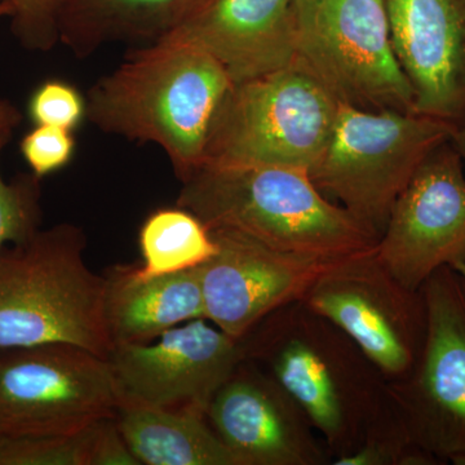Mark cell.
<instances>
[{
	"label": "cell",
	"mask_w": 465,
	"mask_h": 465,
	"mask_svg": "<svg viewBox=\"0 0 465 465\" xmlns=\"http://www.w3.org/2000/svg\"><path fill=\"white\" fill-rule=\"evenodd\" d=\"M232 84L207 52L161 38L91 85L87 121L101 133L154 143L183 182L203 166L213 119Z\"/></svg>",
	"instance_id": "cell-1"
},
{
	"label": "cell",
	"mask_w": 465,
	"mask_h": 465,
	"mask_svg": "<svg viewBox=\"0 0 465 465\" xmlns=\"http://www.w3.org/2000/svg\"><path fill=\"white\" fill-rule=\"evenodd\" d=\"M241 341L244 360L302 407L332 461L358 448L390 402L381 370L341 327L302 300L269 314Z\"/></svg>",
	"instance_id": "cell-2"
},
{
	"label": "cell",
	"mask_w": 465,
	"mask_h": 465,
	"mask_svg": "<svg viewBox=\"0 0 465 465\" xmlns=\"http://www.w3.org/2000/svg\"><path fill=\"white\" fill-rule=\"evenodd\" d=\"M176 204L208 229L322 262L374 249L379 241L298 168L203 164L182 182Z\"/></svg>",
	"instance_id": "cell-3"
},
{
	"label": "cell",
	"mask_w": 465,
	"mask_h": 465,
	"mask_svg": "<svg viewBox=\"0 0 465 465\" xmlns=\"http://www.w3.org/2000/svg\"><path fill=\"white\" fill-rule=\"evenodd\" d=\"M84 250V232L67 223L0 250V351L67 344L108 358L106 278Z\"/></svg>",
	"instance_id": "cell-4"
},
{
	"label": "cell",
	"mask_w": 465,
	"mask_h": 465,
	"mask_svg": "<svg viewBox=\"0 0 465 465\" xmlns=\"http://www.w3.org/2000/svg\"><path fill=\"white\" fill-rule=\"evenodd\" d=\"M454 130L414 112H370L339 104L331 136L309 177L379 240L416 170L452 139Z\"/></svg>",
	"instance_id": "cell-5"
},
{
	"label": "cell",
	"mask_w": 465,
	"mask_h": 465,
	"mask_svg": "<svg viewBox=\"0 0 465 465\" xmlns=\"http://www.w3.org/2000/svg\"><path fill=\"white\" fill-rule=\"evenodd\" d=\"M339 104L296 61L232 85L217 110L203 164L309 171L322 155Z\"/></svg>",
	"instance_id": "cell-6"
},
{
	"label": "cell",
	"mask_w": 465,
	"mask_h": 465,
	"mask_svg": "<svg viewBox=\"0 0 465 465\" xmlns=\"http://www.w3.org/2000/svg\"><path fill=\"white\" fill-rule=\"evenodd\" d=\"M293 61L341 105L414 112L384 0H295Z\"/></svg>",
	"instance_id": "cell-7"
},
{
	"label": "cell",
	"mask_w": 465,
	"mask_h": 465,
	"mask_svg": "<svg viewBox=\"0 0 465 465\" xmlns=\"http://www.w3.org/2000/svg\"><path fill=\"white\" fill-rule=\"evenodd\" d=\"M421 291L423 351L405 378L388 381V393L416 445L440 465H465V280L445 266Z\"/></svg>",
	"instance_id": "cell-8"
},
{
	"label": "cell",
	"mask_w": 465,
	"mask_h": 465,
	"mask_svg": "<svg viewBox=\"0 0 465 465\" xmlns=\"http://www.w3.org/2000/svg\"><path fill=\"white\" fill-rule=\"evenodd\" d=\"M375 247L330 262L302 302L341 327L394 381L411 371L423 351L427 305L423 291L401 283Z\"/></svg>",
	"instance_id": "cell-9"
},
{
	"label": "cell",
	"mask_w": 465,
	"mask_h": 465,
	"mask_svg": "<svg viewBox=\"0 0 465 465\" xmlns=\"http://www.w3.org/2000/svg\"><path fill=\"white\" fill-rule=\"evenodd\" d=\"M108 358L67 344L0 351V434H75L115 416Z\"/></svg>",
	"instance_id": "cell-10"
},
{
	"label": "cell",
	"mask_w": 465,
	"mask_h": 465,
	"mask_svg": "<svg viewBox=\"0 0 465 465\" xmlns=\"http://www.w3.org/2000/svg\"><path fill=\"white\" fill-rule=\"evenodd\" d=\"M243 358L240 339L197 318L154 341L116 345L108 361L119 406L194 410L207 415L211 401Z\"/></svg>",
	"instance_id": "cell-11"
},
{
	"label": "cell",
	"mask_w": 465,
	"mask_h": 465,
	"mask_svg": "<svg viewBox=\"0 0 465 465\" xmlns=\"http://www.w3.org/2000/svg\"><path fill=\"white\" fill-rule=\"evenodd\" d=\"M375 250L388 271L412 290H420L440 268L465 264L463 158L451 140L416 170Z\"/></svg>",
	"instance_id": "cell-12"
},
{
	"label": "cell",
	"mask_w": 465,
	"mask_h": 465,
	"mask_svg": "<svg viewBox=\"0 0 465 465\" xmlns=\"http://www.w3.org/2000/svg\"><path fill=\"white\" fill-rule=\"evenodd\" d=\"M216 253L200 266L204 318L243 339L277 309L304 298L330 262L265 246L228 229H210Z\"/></svg>",
	"instance_id": "cell-13"
},
{
	"label": "cell",
	"mask_w": 465,
	"mask_h": 465,
	"mask_svg": "<svg viewBox=\"0 0 465 465\" xmlns=\"http://www.w3.org/2000/svg\"><path fill=\"white\" fill-rule=\"evenodd\" d=\"M207 419L240 465L332 464L302 407L244 358L211 401Z\"/></svg>",
	"instance_id": "cell-14"
},
{
	"label": "cell",
	"mask_w": 465,
	"mask_h": 465,
	"mask_svg": "<svg viewBox=\"0 0 465 465\" xmlns=\"http://www.w3.org/2000/svg\"><path fill=\"white\" fill-rule=\"evenodd\" d=\"M161 38L194 45L234 84L247 81L292 63L295 0H179Z\"/></svg>",
	"instance_id": "cell-15"
},
{
	"label": "cell",
	"mask_w": 465,
	"mask_h": 465,
	"mask_svg": "<svg viewBox=\"0 0 465 465\" xmlns=\"http://www.w3.org/2000/svg\"><path fill=\"white\" fill-rule=\"evenodd\" d=\"M384 2L414 112L457 127L465 119V0Z\"/></svg>",
	"instance_id": "cell-16"
},
{
	"label": "cell",
	"mask_w": 465,
	"mask_h": 465,
	"mask_svg": "<svg viewBox=\"0 0 465 465\" xmlns=\"http://www.w3.org/2000/svg\"><path fill=\"white\" fill-rule=\"evenodd\" d=\"M105 278V318L113 348L143 344L204 318L200 268L145 278L136 266H115Z\"/></svg>",
	"instance_id": "cell-17"
},
{
	"label": "cell",
	"mask_w": 465,
	"mask_h": 465,
	"mask_svg": "<svg viewBox=\"0 0 465 465\" xmlns=\"http://www.w3.org/2000/svg\"><path fill=\"white\" fill-rule=\"evenodd\" d=\"M115 421L140 465H240L203 412L121 405Z\"/></svg>",
	"instance_id": "cell-18"
},
{
	"label": "cell",
	"mask_w": 465,
	"mask_h": 465,
	"mask_svg": "<svg viewBox=\"0 0 465 465\" xmlns=\"http://www.w3.org/2000/svg\"><path fill=\"white\" fill-rule=\"evenodd\" d=\"M179 0H66L60 43L75 57L110 43L154 42L164 33Z\"/></svg>",
	"instance_id": "cell-19"
},
{
	"label": "cell",
	"mask_w": 465,
	"mask_h": 465,
	"mask_svg": "<svg viewBox=\"0 0 465 465\" xmlns=\"http://www.w3.org/2000/svg\"><path fill=\"white\" fill-rule=\"evenodd\" d=\"M142 277H159L193 271L216 253V242L206 224L186 208L153 211L139 231Z\"/></svg>",
	"instance_id": "cell-20"
},
{
	"label": "cell",
	"mask_w": 465,
	"mask_h": 465,
	"mask_svg": "<svg viewBox=\"0 0 465 465\" xmlns=\"http://www.w3.org/2000/svg\"><path fill=\"white\" fill-rule=\"evenodd\" d=\"M332 465L440 464L432 455L416 445L390 399L358 448L347 457L333 460Z\"/></svg>",
	"instance_id": "cell-21"
},
{
	"label": "cell",
	"mask_w": 465,
	"mask_h": 465,
	"mask_svg": "<svg viewBox=\"0 0 465 465\" xmlns=\"http://www.w3.org/2000/svg\"><path fill=\"white\" fill-rule=\"evenodd\" d=\"M96 425L64 436L0 434V465H90Z\"/></svg>",
	"instance_id": "cell-22"
},
{
	"label": "cell",
	"mask_w": 465,
	"mask_h": 465,
	"mask_svg": "<svg viewBox=\"0 0 465 465\" xmlns=\"http://www.w3.org/2000/svg\"><path fill=\"white\" fill-rule=\"evenodd\" d=\"M7 143H0V162ZM41 179L20 173L5 180L0 167V250L23 243L41 229Z\"/></svg>",
	"instance_id": "cell-23"
},
{
	"label": "cell",
	"mask_w": 465,
	"mask_h": 465,
	"mask_svg": "<svg viewBox=\"0 0 465 465\" xmlns=\"http://www.w3.org/2000/svg\"><path fill=\"white\" fill-rule=\"evenodd\" d=\"M11 9V32L21 47L54 50L60 43V17L66 0H0Z\"/></svg>",
	"instance_id": "cell-24"
},
{
	"label": "cell",
	"mask_w": 465,
	"mask_h": 465,
	"mask_svg": "<svg viewBox=\"0 0 465 465\" xmlns=\"http://www.w3.org/2000/svg\"><path fill=\"white\" fill-rule=\"evenodd\" d=\"M27 115L35 125L74 131L87 119V100L74 84L47 79L33 91Z\"/></svg>",
	"instance_id": "cell-25"
},
{
	"label": "cell",
	"mask_w": 465,
	"mask_h": 465,
	"mask_svg": "<svg viewBox=\"0 0 465 465\" xmlns=\"http://www.w3.org/2000/svg\"><path fill=\"white\" fill-rule=\"evenodd\" d=\"M75 148L73 131L52 125H35L20 143L24 161L41 180L66 167L74 157Z\"/></svg>",
	"instance_id": "cell-26"
},
{
	"label": "cell",
	"mask_w": 465,
	"mask_h": 465,
	"mask_svg": "<svg viewBox=\"0 0 465 465\" xmlns=\"http://www.w3.org/2000/svg\"><path fill=\"white\" fill-rule=\"evenodd\" d=\"M90 465H140L122 436L115 416L94 428Z\"/></svg>",
	"instance_id": "cell-27"
},
{
	"label": "cell",
	"mask_w": 465,
	"mask_h": 465,
	"mask_svg": "<svg viewBox=\"0 0 465 465\" xmlns=\"http://www.w3.org/2000/svg\"><path fill=\"white\" fill-rule=\"evenodd\" d=\"M23 121V114L12 101L0 99V143L11 142L15 130Z\"/></svg>",
	"instance_id": "cell-28"
},
{
	"label": "cell",
	"mask_w": 465,
	"mask_h": 465,
	"mask_svg": "<svg viewBox=\"0 0 465 465\" xmlns=\"http://www.w3.org/2000/svg\"><path fill=\"white\" fill-rule=\"evenodd\" d=\"M451 143H454L460 157L465 159V119L460 124L457 125L452 134Z\"/></svg>",
	"instance_id": "cell-29"
},
{
	"label": "cell",
	"mask_w": 465,
	"mask_h": 465,
	"mask_svg": "<svg viewBox=\"0 0 465 465\" xmlns=\"http://www.w3.org/2000/svg\"><path fill=\"white\" fill-rule=\"evenodd\" d=\"M11 16V9L5 3H0V18Z\"/></svg>",
	"instance_id": "cell-30"
},
{
	"label": "cell",
	"mask_w": 465,
	"mask_h": 465,
	"mask_svg": "<svg viewBox=\"0 0 465 465\" xmlns=\"http://www.w3.org/2000/svg\"><path fill=\"white\" fill-rule=\"evenodd\" d=\"M455 271L458 272L459 274L461 275V277L464 278L465 280V264H460V265H458L457 268H454Z\"/></svg>",
	"instance_id": "cell-31"
}]
</instances>
